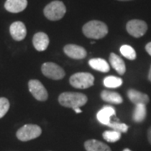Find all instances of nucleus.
Instances as JSON below:
<instances>
[{
	"instance_id": "obj_1",
	"label": "nucleus",
	"mask_w": 151,
	"mask_h": 151,
	"mask_svg": "<svg viewBox=\"0 0 151 151\" xmlns=\"http://www.w3.org/2000/svg\"><path fill=\"white\" fill-rule=\"evenodd\" d=\"M82 32L86 37L92 40L104 38L108 33V28L105 23L99 20L87 22L82 27Z\"/></svg>"
},
{
	"instance_id": "obj_2",
	"label": "nucleus",
	"mask_w": 151,
	"mask_h": 151,
	"mask_svg": "<svg viewBox=\"0 0 151 151\" xmlns=\"http://www.w3.org/2000/svg\"><path fill=\"white\" fill-rule=\"evenodd\" d=\"M58 101L60 105L65 108H78L82 107L87 103V97L83 93L80 92H62L59 96Z\"/></svg>"
},
{
	"instance_id": "obj_3",
	"label": "nucleus",
	"mask_w": 151,
	"mask_h": 151,
	"mask_svg": "<svg viewBox=\"0 0 151 151\" xmlns=\"http://www.w3.org/2000/svg\"><path fill=\"white\" fill-rule=\"evenodd\" d=\"M66 13V8L63 2L55 0L50 2L44 9V14L51 21H57L61 19Z\"/></svg>"
},
{
	"instance_id": "obj_4",
	"label": "nucleus",
	"mask_w": 151,
	"mask_h": 151,
	"mask_svg": "<svg viewBox=\"0 0 151 151\" xmlns=\"http://www.w3.org/2000/svg\"><path fill=\"white\" fill-rule=\"evenodd\" d=\"M94 76L89 72H77L70 77V84L75 88L86 89L94 84Z\"/></svg>"
},
{
	"instance_id": "obj_5",
	"label": "nucleus",
	"mask_w": 151,
	"mask_h": 151,
	"mask_svg": "<svg viewBox=\"0 0 151 151\" xmlns=\"http://www.w3.org/2000/svg\"><path fill=\"white\" fill-rule=\"evenodd\" d=\"M42 130L36 124H26L17 131V138L21 141H29L40 137Z\"/></svg>"
},
{
	"instance_id": "obj_6",
	"label": "nucleus",
	"mask_w": 151,
	"mask_h": 151,
	"mask_svg": "<svg viewBox=\"0 0 151 151\" xmlns=\"http://www.w3.org/2000/svg\"><path fill=\"white\" fill-rule=\"evenodd\" d=\"M44 76L52 80H60L65 76V70L59 65L53 62H45L41 66Z\"/></svg>"
},
{
	"instance_id": "obj_7",
	"label": "nucleus",
	"mask_w": 151,
	"mask_h": 151,
	"mask_svg": "<svg viewBox=\"0 0 151 151\" xmlns=\"http://www.w3.org/2000/svg\"><path fill=\"white\" fill-rule=\"evenodd\" d=\"M126 29L130 35L135 38H140L145 35L148 30L146 22L141 19H132L127 23Z\"/></svg>"
},
{
	"instance_id": "obj_8",
	"label": "nucleus",
	"mask_w": 151,
	"mask_h": 151,
	"mask_svg": "<svg viewBox=\"0 0 151 151\" xmlns=\"http://www.w3.org/2000/svg\"><path fill=\"white\" fill-rule=\"evenodd\" d=\"M28 86H29V90L30 93L36 100L41 101V102L47 100L48 92L40 81L35 79L30 80L28 83Z\"/></svg>"
},
{
	"instance_id": "obj_9",
	"label": "nucleus",
	"mask_w": 151,
	"mask_h": 151,
	"mask_svg": "<svg viewBox=\"0 0 151 151\" xmlns=\"http://www.w3.org/2000/svg\"><path fill=\"white\" fill-rule=\"evenodd\" d=\"M65 54L71 59L81 60L86 56V50L82 46L69 44L64 46Z\"/></svg>"
},
{
	"instance_id": "obj_10",
	"label": "nucleus",
	"mask_w": 151,
	"mask_h": 151,
	"mask_svg": "<svg viewBox=\"0 0 151 151\" xmlns=\"http://www.w3.org/2000/svg\"><path fill=\"white\" fill-rule=\"evenodd\" d=\"M9 32L12 38L16 41H21L27 35V29L24 24L21 21L14 22L10 25Z\"/></svg>"
},
{
	"instance_id": "obj_11",
	"label": "nucleus",
	"mask_w": 151,
	"mask_h": 151,
	"mask_svg": "<svg viewBox=\"0 0 151 151\" xmlns=\"http://www.w3.org/2000/svg\"><path fill=\"white\" fill-rule=\"evenodd\" d=\"M127 95H128L129 99L135 105H137V104L147 105L150 103V97L147 94L139 92V91H137L135 89H129L127 92Z\"/></svg>"
},
{
	"instance_id": "obj_12",
	"label": "nucleus",
	"mask_w": 151,
	"mask_h": 151,
	"mask_svg": "<svg viewBox=\"0 0 151 151\" xmlns=\"http://www.w3.org/2000/svg\"><path fill=\"white\" fill-rule=\"evenodd\" d=\"M33 45L38 51H44L48 47L50 40L48 35L44 32L36 33L33 37Z\"/></svg>"
},
{
	"instance_id": "obj_13",
	"label": "nucleus",
	"mask_w": 151,
	"mask_h": 151,
	"mask_svg": "<svg viewBox=\"0 0 151 151\" xmlns=\"http://www.w3.org/2000/svg\"><path fill=\"white\" fill-rule=\"evenodd\" d=\"M27 5V0H6L4 8L7 11L16 14L24 10Z\"/></svg>"
},
{
	"instance_id": "obj_14",
	"label": "nucleus",
	"mask_w": 151,
	"mask_h": 151,
	"mask_svg": "<svg viewBox=\"0 0 151 151\" xmlns=\"http://www.w3.org/2000/svg\"><path fill=\"white\" fill-rule=\"evenodd\" d=\"M115 109L110 106H104L98 113H97V119L103 125H108L111 122V118L116 114Z\"/></svg>"
},
{
	"instance_id": "obj_15",
	"label": "nucleus",
	"mask_w": 151,
	"mask_h": 151,
	"mask_svg": "<svg viewBox=\"0 0 151 151\" xmlns=\"http://www.w3.org/2000/svg\"><path fill=\"white\" fill-rule=\"evenodd\" d=\"M109 61H110L111 66L119 75H124L126 71V66H125L124 60L115 53H111L109 55Z\"/></svg>"
},
{
	"instance_id": "obj_16",
	"label": "nucleus",
	"mask_w": 151,
	"mask_h": 151,
	"mask_svg": "<svg viewBox=\"0 0 151 151\" xmlns=\"http://www.w3.org/2000/svg\"><path fill=\"white\" fill-rule=\"evenodd\" d=\"M86 151H112L105 143L97 139H89L84 144Z\"/></svg>"
},
{
	"instance_id": "obj_17",
	"label": "nucleus",
	"mask_w": 151,
	"mask_h": 151,
	"mask_svg": "<svg viewBox=\"0 0 151 151\" xmlns=\"http://www.w3.org/2000/svg\"><path fill=\"white\" fill-rule=\"evenodd\" d=\"M101 98L103 101L113 104H120L123 103V97L116 92H110L108 90H103L101 92Z\"/></svg>"
},
{
	"instance_id": "obj_18",
	"label": "nucleus",
	"mask_w": 151,
	"mask_h": 151,
	"mask_svg": "<svg viewBox=\"0 0 151 151\" xmlns=\"http://www.w3.org/2000/svg\"><path fill=\"white\" fill-rule=\"evenodd\" d=\"M89 65L94 70L101 71V72H108L110 70L109 64L107 60L102 58H93L91 59L88 62Z\"/></svg>"
},
{
	"instance_id": "obj_19",
	"label": "nucleus",
	"mask_w": 151,
	"mask_h": 151,
	"mask_svg": "<svg viewBox=\"0 0 151 151\" xmlns=\"http://www.w3.org/2000/svg\"><path fill=\"white\" fill-rule=\"evenodd\" d=\"M147 109L145 104H137L135 105L134 110L133 113V120L135 123H142L146 118Z\"/></svg>"
},
{
	"instance_id": "obj_20",
	"label": "nucleus",
	"mask_w": 151,
	"mask_h": 151,
	"mask_svg": "<svg viewBox=\"0 0 151 151\" xmlns=\"http://www.w3.org/2000/svg\"><path fill=\"white\" fill-rule=\"evenodd\" d=\"M104 86L108 88H117L123 84V80L120 77H117L114 76H109L104 78L103 80Z\"/></svg>"
},
{
	"instance_id": "obj_21",
	"label": "nucleus",
	"mask_w": 151,
	"mask_h": 151,
	"mask_svg": "<svg viewBox=\"0 0 151 151\" xmlns=\"http://www.w3.org/2000/svg\"><path fill=\"white\" fill-rule=\"evenodd\" d=\"M120 53L124 55L125 58L130 60H134L136 58V52L135 50L132 46H130L129 45H122L120 49Z\"/></svg>"
},
{
	"instance_id": "obj_22",
	"label": "nucleus",
	"mask_w": 151,
	"mask_h": 151,
	"mask_svg": "<svg viewBox=\"0 0 151 151\" xmlns=\"http://www.w3.org/2000/svg\"><path fill=\"white\" fill-rule=\"evenodd\" d=\"M103 139L109 143H115L121 139V133L117 132L115 130H107L103 132Z\"/></svg>"
},
{
	"instance_id": "obj_23",
	"label": "nucleus",
	"mask_w": 151,
	"mask_h": 151,
	"mask_svg": "<svg viewBox=\"0 0 151 151\" xmlns=\"http://www.w3.org/2000/svg\"><path fill=\"white\" fill-rule=\"evenodd\" d=\"M108 126L111 129H113V130H115L119 133H126L129 130V126L127 124L119 122L118 119L116 121H111Z\"/></svg>"
},
{
	"instance_id": "obj_24",
	"label": "nucleus",
	"mask_w": 151,
	"mask_h": 151,
	"mask_svg": "<svg viewBox=\"0 0 151 151\" xmlns=\"http://www.w3.org/2000/svg\"><path fill=\"white\" fill-rule=\"evenodd\" d=\"M9 102L5 97H0V119L5 115L9 109Z\"/></svg>"
},
{
	"instance_id": "obj_25",
	"label": "nucleus",
	"mask_w": 151,
	"mask_h": 151,
	"mask_svg": "<svg viewBox=\"0 0 151 151\" xmlns=\"http://www.w3.org/2000/svg\"><path fill=\"white\" fill-rule=\"evenodd\" d=\"M145 50L146 51H147V53L150 55H151V42H150V43H148L146 45Z\"/></svg>"
},
{
	"instance_id": "obj_26",
	"label": "nucleus",
	"mask_w": 151,
	"mask_h": 151,
	"mask_svg": "<svg viewBox=\"0 0 151 151\" xmlns=\"http://www.w3.org/2000/svg\"><path fill=\"white\" fill-rule=\"evenodd\" d=\"M147 137H148V140L149 143L151 145V127L149 128V129L147 131Z\"/></svg>"
},
{
	"instance_id": "obj_27",
	"label": "nucleus",
	"mask_w": 151,
	"mask_h": 151,
	"mask_svg": "<svg viewBox=\"0 0 151 151\" xmlns=\"http://www.w3.org/2000/svg\"><path fill=\"white\" fill-rule=\"evenodd\" d=\"M148 80L151 82V65L150 68V70H149V74H148Z\"/></svg>"
},
{
	"instance_id": "obj_28",
	"label": "nucleus",
	"mask_w": 151,
	"mask_h": 151,
	"mask_svg": "<svg viewBox=\"0 0 151 151\" xmlns=\"http://www.w3.org/2000/svg\"><path fill=\"white\" fill-rule=\"evenodd\" d=\"M74 111H75L76 113H81L82 111H81V109L80 108H75L74 109Z\"/></svg>"
},
{
	"instance_id": "obj_29",
	"label": "nucleus",
	"mask_w": 151,
	"mask_h": 151,
	"mask_svg": "<svg viewBox=\"0 0 151 151\" xmlns=\"http://www.w3.org/2000/svg\"><path fill=\"white\" fill-rule=\"evenodd\" d=\"M118 1H121V2H127V1H132V0H118Z\"/></svg>"
},
{
	"instance_id": "obj_30",
	"label": "nucleus",
	"mask_w": 151,
	"mask_h": 151,
	"mask_svg": "<svg viewBox=\"0 0 151 151\" xmlns=\"http://www.w3.org/2000/svg\"><path fill=\"white\" fill-rule=\"evenodd\" d=\"M123 151H132V150H129V149H124Z\"/></svg>"
}]
</instances>
